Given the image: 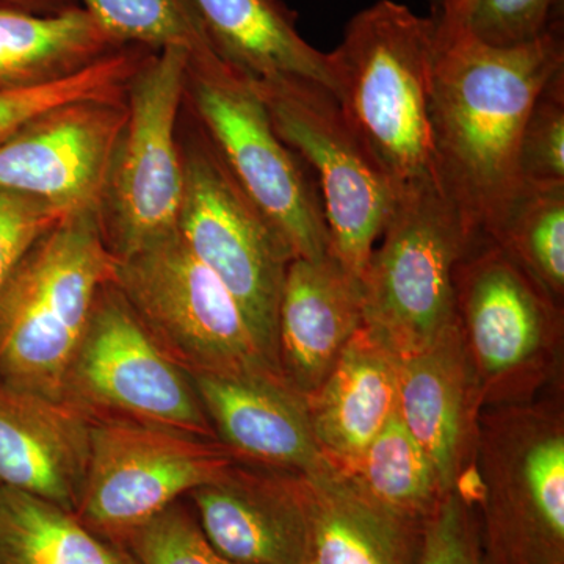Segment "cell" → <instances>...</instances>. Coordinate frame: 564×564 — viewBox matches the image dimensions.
<instances>
[{
  "mask_svg": "<svg viewBox=\"0 0 564 564\" xmlns=\"http://www.w3.org/2000/svg\"><path fill=\"white\" fill-rule=\"evenodd\" d=\"M215 436L240 463L314 477L332 469L306 397L280 373L191 375Z\"/></svg>",
  "mask_w": 564,
  "mask_h": 564,
  "instance_id": "cell-16",
  "label": "cell"
},
{
  "mask_svg": "<svg viewBox=\"0 0 564 564\" xmlns=\"http://www.w3.org/2000/svg\"><path fill=\"white\" fill-rule=\"evenodd\" d=\"M148 55L150 51L143 47H122L65 79L36 87L0 88V143L63 104L121 98Z\"/></svg>",
  "mask_w": 564,
  "mask_h": 564,
  "instance_id": "cell-28",
  "label": "cell"
},
{
  "mask_svg": "<svg viewBox=\"0 0 564 564\" xmlns=\"http://www.w3.org/2000/svg\"><path fill=\"white\" fill-rule=\"evenodd\" d=\"M0 564H133L115 541L31 494L0 488Z\"/></svg>",
  "mask_w": 564,
  "mask_h": 564,
  "instance_id": "cell-24",
  "label": "cell"
},
{
  "mask_svg": "<svg viewBox=\"0 0 564 564\" xmlns=\"http://www.w3.org/2000/svg\"><path fill=\"white\" fill-rule=\"evenodd\" d=\"M113 284L152 339L188 375L280 373L231 293L180 232L117 259Z\"/></svg>",
  "mask_w": 564,
  "mask_h": 564,
  "instance_id": "cell-10",
  "label": "cell"
},
{
  "mask_svg": "<svg viewBox=\"0 0 564 564\" xmlns=\"http://www.w3.org/2000/svg\"><path fill=\"white\" fill-rule=\"evenodd\" d=\"M117 259L98 209L70 212L33 245L0 293V383L63 402V383Z\"/></svg>",
  "mask_w": 564,
  "mask_h": 564,
  "instance_id": "cell-3",
  "label": "cell"
},
{
  "mask_svg": "<svg viewBox=\"0 0 564 564\" xmlns=\"http://www.w3.org/2000/svg\"><path fill=\"white\" fill-rule=\"evenodd\" d=\"M254 85L274 131L317 181L332 254L361 280L399 191L352 131L328 88L299 77L254 80Z\"/></svg>",
  "mask_w": 564,
  "mask_h": 564,
  "instance_id": "cell-11",
  "label": "cell"
},
{
  "mask_svg": "<svg viewBox=\"0 0 564 564\" xmlns=\"http://www.w3.org/2000/svg\"><path fill=\"white\" fill-rule=\"evenodd\" d=\"M185 107L240 191L281 234L295 258L329 254L317 181L274 131L254 80L215 52L188 57Z\"/></svg>",
  "mask_w": 564,
  "mask_h": 564,
  "instance_id": "cell-6",
  "label": "cell"
},
{
  "mask_svg": "<svg viewBox=\"0 0 564 564\" xmlns=\"http://www.w3.org/2000/svg\"><path fill=\"white\" fill-rule=\"evenodd\" d=\"M361 276L364 328L399 358L456 325L454 274L473 239L432 181L403 188Z\"/></svg>",
  "mask_w": 564,
  "mask_h": 564,
  "instance_id": "cell-8",
  "label": "cell"
},
{
  "mask_svg": "<svg viewBox=\"0 0 564 564\" xmlns=\"http://www.w3.org/2000/svg\"><path fill=\"white\" fill-rule=\"evenodd\" d=\"M429 2L432 3V9L436 10L440 7L441 0H429Z\"/></svg>",
  "mask_w": 564,
  "mask_h": 564,
  "instance_id": "cell-35",
  "label": "cell"
},
{
  "mask_svg": "<svg viewBox=\"0 0 564 564\" xmlns=\"http://www.w3.org/2000/svg\"><path fill=\"white\" fill-rule=\"evenodd\" d=\"M185 111L180 129L184 195L177 232L231 293L256 343L280 370L278 313L295 254L240 191L187 107Z\"/></svg>",
  "mask_w": 564,
  "mask_h": 564,
  "instance_id": "cell-7",
  "label": "cell"
},
{
  "mask_svg": "<svg viewBox=\"0 0 564 564\" xmlns=\"http://www.w3.org/2000/svg\"><path fill=\"white\" fill-rule=\"evenodd\" d=\"M209 543L237 564H311L303 475L236 463L187 494Z\"/></svg>",
  "mask_w": 564,
  "mask_h": 564,
  "instance_id": "cell-15",
  "label": "cell"
},
{
  "mask_svg": "<svg viewBox=\"0 0 564 564\" xmlns=\"http://www.w3.org/2000/svg\"><path fill=\"white\" fill-rule=\"evenodd\" d=\"M120 46L210 54L192 0H76Z\"/></svg>",
  "mask_w": 564,
  "mask_h": 564,
  "instance_id": "cell-27",
  "label": "cell"
},
{
  "mask_svg": "<svg viewBox=\"0 0 564 564\" xmlns=\"http://www.w3.org/2000/svg\"><path fill=\"white\" fill-rule=\"evenodd\" d=\"M491 240L564 306V182L521 181Z\"/></svg>",
  "mask_w": 564,
  "mask_h": 564,
  "instance_id": "cell-26",
  "label": "cell"
},
{
  "mask_svg": "<svg viewBox=\"0 0 564 564\" xmlns=\"http://www.w3.org/2000/svg\"><path fill=\"white\" fill-rule=\"evenodd\" d=\"M122 47L80 7L57 14L0 9V88L65 79Z\"/></svg>",
  "mask_w": 564,
  "mask_h": 564,
  "instance_id": "cell-23",
  "label": "cell"
},
{
  "mask_svg": "<svg viewBox=\"0 0 564 564\" xmlns=\"http://www.w3.org/2000/svg\"><path fill=\"white\" fill-rule=\"evenodd\" d=\"M481 413L458 325L400 358L399 414L432 459L445 494L469 491Z\"/></svg>",
  "mask_w": 564,
  "mask_h": 564,
  "instance_id": "cell-17",
  "label": "cell"
},
{
  "mask_svg": "<svg viewBox=\"0 0 564 564\" xmlns=\"http://www.w3.org/2000/svg\"><path fill=\"white\" fill-rule=\"evenodd\" d=\"M188 57L181 50L151 52L126 88L128 118L98 206L104 242L115 259L177 231Z\"/></svg>",
  "mask_w": 564,
  "mask_h": 564,
  "instance_id": "cell-9",
  "label": "cell"
},
{
  "mask_svg": "<svg viewBox=\"0 0 564 564\" xmlns=\"http://www.w3.org/2000/svg\"><path fill=\"white\" fill-rule=\"evenodd\" d=\"M440 31L462 32L492 47H513L543 35L562 17V0H441L432 13Z\"/></svg>",
  "mask_w": 564,
  "mask_h": 564,
  "instance_id": "cell-29",
  "label": "cell"
},
{
  "mask_svg": "<svg viewBox=\"0 0 564 564\" xmlns=\"http://www.w3.org/2000/svg\"><path fill=\"white\" fill-rule=\"evenodd\" d=\"M311 564H419L423 524L375 502L337 467L303 477Z\"/></svg>",
  "mask_w": 564,
  "mask_h": 564,
  "instance_id": "cell-22",
  "label": "cell"
},
{
  "mask_svg": "<svg viewBox=\"0 0 564 564\" xmlns=\"http://www.w3.org/2000/svg\"><path fill=\"white\" fill-rule=\"evenodd\" d=\"M76 7V0H0V9L32 14H57Z\"/></svg>",
  "mask_w": 564,
  "mask_h": 564,
  "instance_id": "cell-34",
  "label": "cell"
},
{
  "mask_svg": "<svg viewBox=\"0 0 564 564\" xmlns=\"http://www.w3.org/2000/svg\"><path fill=\"white\" fill-rule=\"evenodd\" d=\"M88 422H126L217 440L191 375L159 347L113 281L102 288L63 383Z\"/></svg>",
  "mask_w": 564,
  "mask_h": 564,
  "instance_id": "cell-12",
  "label": "cell"
},
{
  "mask_svg": "<svg viewBox=\"0 0 564 564\" xmlns=\"http://www.w3.org/2000/svg\"><path fill=\"white\" fill-rule=\"evenodd\" d=\"M70 212L0 191V293L29 250Z\"/></svg>",
  "mask_w": 564,
  "mask_h": 564,
  "instance_id": "cell-33",
  "label": "cell"
},
{
  "mask_svg": "<svg viewBox=\"0 0 564 564\" xmlns=\"http://www.w3.org/2000/svg\"><path fill=\"white\" fill-rule=\"evenodd\" d=\"M375 502L425 524L445 496L436 467L399 411L350 466L339 469Z\"/></svg>",
  "mask_w": 564,
  "mask_h": 564,
  "instance_id": "cell-25",
  "label": "cell"
},
{
  "mask_svg": "<svg viewBox=\"0 0 564 564\" xmlns=\"http://www.w3.org/2000/svg\"><path fill=\"white\" fill-rule=\"evenodd\" d=\"M212 51L254 80L299 77L333 93L329 52L307 43L282 0H192Z\"/></svg>",
  "mask_w": 564,
  "mask_h": 564,
  "instance_id": "cell-21",
  "label": "cell"
},
{
  "mask_svg": "<svg viewBox=\"0 0 564 564\" xmlns=\"http://www.w3.org/2000/svg\"><path fill=\"white\" fill-rule=\"evenodd\" d=\"M239 463L206 437L126 422H90V462L76 516L115 541Z\"/></svg>",
  "mask_w": 564,
  "mask_h": 564,
  "instance_id": "cell-13",
  "label": "cell"
},
{
  "mask_svg": "<svg viewBox=\"0 0 564 564\" xmlns=\"http://www.w3.org/2000/svg\"><path fill=\"white\" fill-rule=\"evenodd\" d=\"M364 325L361 280L329 254L289 263L278 313V367L311 397Z\"/></svg>",
  "mask_w": 564,
  "mask_h": 564,
  "instance_id": "cell-18",
  "label": "cell"
},
{
  "mask_svg": "<svg viewBox=\"0 0 564 564\" xmlns=\"http://www.w3.org/2000/svg\"><path fill=\"white\" fill-rule=\"evenodd\" d=\"M564 69L563 17L530 43L492 47L436 28L433 182L470 239H491L521 185L519 147L534 99Z\"/></svg>",
  "mask_w": 564,
  "mask_h": 564,
  "instance_id": "cell-1",
  "label": "cell"
},
{
  "mask_svg": "<svg viewBox=\"0 0 564 564\" xmlns=\"http://www.w3.org/2000/svg\"><path fill=\"white\" fill-rule=\"evenodd\" d=\"M126 118V95L40 115L0 143V191L65 212L98 209Z\"/></svg>",
  "mask_w": 564,
  "mask_h": 564,
  "instance_id": "cell-14",
  "label": "cell"
},
{
  "mask_svg": "<svg viewBox=\"0 0 564 564\" xmlns=\"http://www.w3.org/2000/svg\"><path fill=\"white\" fill-rule=\"evenodd\" d=\"M419 564H491L475 502L463 489L445 494L423 524Z\"/></svg>",
  "mask_w": 564,
  "mask_h": 564,
  "instance_id": "cell-32",
  "label": "cell"
},
{
  "mask_svg": "<svg viewBox=\"0 0 564 564\" xmlns=\"http://www.w3.org/2000/svg\"><path fill=\"white\" fill-rule=\"evenodd\" d=\"M90 462V422L68 403L0 383V488L76 514Z\"/></svg>",
  "mask_w": 564,
  "mask_h": 564,
  "instance_id": "cell-19",
  "label": "cell"
},
{
  "mask_svg": "<svg viewBox=\"0 0 564 564\" xmlns=\"http://www.w3.org/2000/svg\"><path fill=\"white\" fill-rule=\"evenodd\" d=\"M455 315L481 410L529 403L558 377L563 307L491 239H475L454 274Z\"/></svg>",
  "mask_w": 564,
  "mask_h": 564,
  "instance_id": "cell-5",
  "label": "cell"
},
{
  "mask_svg": "<svg viewBox=\"0 0 564 564\" xmlns=\"http://www.w3.org/2000/svg\"><path fill=\"white\" fill-rule=\"evenodd\" d=\"M470 496L491 564H564V415L558 400L485 410Z\"/></svg>",
  "mask_w": 564,
  "mask_h": 564,
  "instance_id": "cell-4",
  "label": "cell"
},
{
  "mask_svg": "<svg viewBox=\"0 0 564 564\" xmlns=\"http://www.w3.org/2000/svg\"><path fill=\"white\" fill-rule=\"evenodd\" d=\"M399 356L362 325L307 397L315 440L337 469L355 463L399 411Z\"/></svg>",
  "mask_w": 564,
  "mask_h": 564,
  "instance_id": "cell-20",
  "label": "cell"
},
{
  "mask_svg": "<svg viewBox=\"0 0 564 564\" xmlns=\"http://www.w3.org/2000/svg\"><path fill=\"white\" fill-rule=\"evenodd\" d=\"M117 543L133 564H237L209 543L192 510L180 502L129 530Z\"/></svg>",
  "mask_w": 564,
  "mask_h": 564,
  "instance_id": "cell-30",
  "label": "cell"
},
{
  "mask_svg": "<svg viewBox=\"0 0 564 564\" xmlns=\"http://www.w3.org/2000/svg\"><path fill=\"white\" fill-rule=\"evenodd\" d=\"M329 54L334 98L397 191L432 181L433 17L380 0L348 21Z\"/></svg>",
  "mask_w": 564,
  "mask_h": 564,
  "instance_id": "cell-2",
  "label": "cell"
},
{
  "mask_svg": "<svg viewBox=\"0 0 564 564\" xmlns=\"http://www.w3.org/2000/svg\"><path fill=\"white\" fill-rule=\"evenodd\" d=\"M519 176L529 182H564V69L545 84L527 117Z\"/></svg>",
  "mask_w": 564,
  "mask_h": 564,
  "instance_id": "cell-31",
  "label": "cell"
}]
</instances>
